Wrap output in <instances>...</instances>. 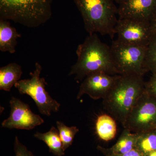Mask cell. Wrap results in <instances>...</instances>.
Listing matches in <instances>:
<instances>
[{
    "instance_id": "9a60e30c",
    "label": "cell",
    "mask_w": 156,
    "mask_h": 156,
    "mask_svg": "<svg viewBox=\"0 0 156 156\" xmlns=\"http://www.w3.org/2000/svg\"><path fill=\"white\" fill-rule=\"evenodd\" d=\"M95 126L97 136L104 141L112 140L116 135V120L111 115L102 114L98 116Z\"/></svg>"
},
{
    "instance_id": "6da1fadb",
    "label": "cell",
    "mask_w": 156,
    "mask_h": 156,
    "mask_svg": "<svg viewBox=\"0 0 156 156\" xmlns=\"http://www.w3.org/2000/svg\"><path fill=\"white\" fill-rule=\"evenodd\" d=\"M77 60L71 67L69 76L75 75L77 82L97 73L117 75L112 61L110 47L101 41L96 34L89 35L78 46Z\"/></svg>"
},
{
    "instance_id": "d4e9b609",
    "label": "cell",
    "mask_w": 156,
    "mask_h": 156,
    "mask_svg": "<svg viewBox=\"0 0 156 156\" xmlns=\"http://www.w3.org/2000/svg\"><path fill=\"white\" fill-rule=\"evenodd\" d=\"M114 2L118 3V4H119L120 3L122 2L123 0H112Z\"/></svg>"
},
{
    "instance_id": "ba28073f",
    "label": "cell",
    "mask_w": 156,
    "mask_h": 156,
    "mask_svg": "<svg viewBox=\"0 0 156 156\" xmlns=\"http://www.w3.org/2000/svg\"><path fill=\"white\" fill-rule=\"evenodd\" d=\"M115 33L119 42L144 47H147L154 35L150 23L126 18L118 19Z\"/></svg>"
},
{
    "instance_id": "ac0fdd59",
    "label": "cell",
    "mask_w": 156,
    "mask_h": 156,
    "mask_svg": "<svg viewBox=\"0 0 156 156\" xmlns=\"http://www.w3.org/2000/svg\"><path fill=\"white\" fill-rule=\"evenodd\" d=\"M56 124L65 151L72 144L74 138L79 132V129L76 126L68 127L60 121H57Z\"/></svg>"
},
{
    "instance_id": "8fae6325",
    "label": "cell",
    "mask_w": 156,
    "mask_h": 156,
    "mask_svg": "<svg viewBox=\"0 0 156 156\" xmlns=\"http://www.w3.org/2000/svg\"><path fill=\"white\" fill-rule=\"evenodd\" d=\"M119 5L118 15L120 19L150 23L156 11V0H123Z\"/></svg>"
},
{
    "instance_id": "5b68a950",
    "label": "cell",
    "mask_w": 156,
    "mask_h": 156,
    "mask_svg": "<svg viewBox=\"0 0 156 156\" xmlns=\"http://www.w3.org/2000/svg\"><path fill=\"white\" fill-rule=\"evenodd\" d=\"M147 47L123 44L117 40L110 47L113 64L117 75L144 76Z\"/></svg>"
},
{
    "instance_id": "5bb4252c",
    "label": "cell",
    "mask_w": 156,
    "mask_h": 156,
    "mask_svg": "<svg viewBox=\"0 0 156 156\" xmlns=\"http://www.w3.org/2000/svg\"><path fill=\"white\" fill-rule=\"evenodd\" d=\"M22 69L19 64L12 62L0 68V90L10 92L11 88L20 80Z\"/></svg>"
},
{
    "instance_id": "9c48e42d",
    "label": "cell",
    "mask_w": 156,
    "mask_h": 156,
    "mask_svg": "<svg viewBox=\"0 0 156 156\" xmlns=\"http://www.w3.org/2000/svg\"><path fill=\"white\" fill-rule=\"evenodd\" d=\"M10 105V115L2 123L3 128L30 130L44 122L41 117L33 112L28 104L17 98H11Z\"/></svg>"
},
{
    "instance_id": "d6986e66",
    "label": "cell",
    "mask_w": 156,
    "mask_h": 156,
    "mask_svg": "<svg viewBox=\"0 0 156 156\" xmlns=\"http://www.w3.org/2000/svg\"><path fill=\"white\" fill-rule=\"evenodd\" d=\"M144 69L146 73H156V34H154L147 47Z\"/></svg>"
},
{
    "instance_id": "7c38bea8",
    "label": "cell",
    "mask_w": 156,
    "mask_h": 156,
    "mask_svg": "<svg viewBox=\"0 0 156 156\" xmlns=\"http://www.w3.org/2000/svg\"><path fill=\"white\" fill-rule=\"evenodd\" d=\"M137 134L124 128L117 142L110 148L98 146L97 149L105 156H115L123 154L135 148Z\"/></svg>"
},
{
    "instance_id": "3957f363",
    "label": "cell",
    "mask_w": 156,
    "mask_h": 156,
    "mask_svg": "<svg viewBox=\"0 0 156 156\" xmlns=\"http://www.w3.org/2000/svg\"><path fill=\"white\" fill-rule=\"evenodd\" d=\"M53 0H0V20L36 28L51 18Z\"/></svg>"
},
{
    "instance_id": "4fadbf2b",
    "label": "cell",
    "mask_w": 156,
    "mask_h": 156,
    "mask_svg": "<svg viewBox=\"0 0 156 156\" xmlns=\"http://www.w3.org/2000/svg\"><path fill=\"white\" fill-rule=\"evenodd\" d=\"M21 36L9 20H0V50L2 52L15 53L17 39Z\"/></svg>"
},
{
    "instance_id": "52a82bcc",
    "label": "cell",
    "mask_w": 156,
    "mask_h": 156,
    "mask_svg": "<svg viewBox=\"0 0 156 156\" xmlns=\"http://www.w3.org/2000/svg\"><path fill=\"white\" fill-rule=\"evenodd\" d=\"M124 128L136 134L156 129V98L144 90L128 116Z\"/></svg>"
},
{
    "instance_id": "e0dca14e",
    "label": "cell",
    "mask_w": 156,
    "mask_h": 156,
    "mask_svg": "<svg viewBox=\"0 0 156 156\" xmlns=\"http://www.w3.org/2000/svg\"><path fill=\"white\" fill-rule=\"evenodd\" d=\"M136 134L135 148L143 156H148L151 153L156 151V129Z\"/></svg>"
},
{
    "instance_id": "30bf717a",
    "label": "cell",
    "mask_w": 156,
    "mask_h": 156,
    "mask_svg": "<svg viewBox=\"0 0 156 156\" xmlns=\"http://www.w3.org/2000/svg\"><path fill=\"white\" fill-rule=\"evenodd\" d=\"M121 75L97 73L87 76L83 81L77 95L79 99L84 95L94 100L104 99L116 83Z\"/></svg>"
},
{
    "instance_id": "2e32d148",
    "label": "cell",
    "mask_w": 156,
    "mask_h": 156,
    "mask_svg": "<svg viewBox=\"0 0 156 156\" xmlns=\"http://www.w3.org/2000/svg\"><path fill=\"white\" fill-rule=\"evenodd\" d=\"M34 136L37 139L45 143L49 148L51 153L56 156H62L65 155L62 142L59 136L58 129L54 126L46 133L37 132Z\"/></svg>"
},
{
    "instance_id": "8992f818",
    "label": "cell",
    "mask_w": 156,
    "mask_h": 156,
    "mask_svg": "<svg viewBox=\"0 0 156 156\" xmlns=\"http://www.w3.org/2000/svg\"><path fill=\"white\" fill-rule=\"evenodd\" d=\"M42 70L41 64L36 62L35 69L30 73V79L20 80L14 87L21 95H28L33 99L41 114L49 116L52 112L58 111L61 105L46 91L47 83L44 78L41 77Z\"/></svg>"
},
{
    "instance_id": "44dd1931",
    "label": "cell",
    "mask_w": 156,
    "mask_h": 156,
    "mask_svg": "<svg viewBox=\"0 0 156 156\" xmlns=\"http://www.w3.org/2000/svg\"><path fill=\"white\" fill-rule=\"evenodd\" d=\"M145 90L149 95L156 98V73L152 74L148 81L145 82Z\"/></svg>"
},
{
    "instance_id": "ffe728a7",
    "label": "cell",
    "mask_w": 156,
    "mask_h": 156,
    "mask_svg": "<svg viewBox=\"0 0 156 156\" xmlns=\"http://www.w3.org/2000/svg\"><path fill=\"white\" fill-rule=\"evenodd\" d=\"M14 147L15 156H35L25 145L20 142L17 136H15Z\"/></svg>"
},
{
    "instance_id": "277c9868",
    "label": "cell",
    "mask_w": 156,
    "mask_h": 156,
    "mask_svg": "<svg viewBox=\"0 0 156 156\" xmlns=\"http://www.w3.org/2000/svg\"><path fill=\"white\" fill-rule=\"evenodd\" d=\"M74 3L89 35L99 33L114 37L118 8L112 0H74Z\"/></svg>"
},
{
    "instance_id": "7402d4cb",
    "label": "cell",
    "mask_w": 156,
    "mask_h": 156,
    "mask_svg": "<svg viewBox=\"0 0 156 156\" xmlns=\"http://www.w3.org/2000/svg\"><path fill=\"white\" fill-rule=\"evenodd\" d=\"M115 156H143L139 151L135 148L132 150L123 154Z\"/></svg>"
},
{
    "instance_id": "7a4b0ae2",
    "label": "cell",
    "mask_w": 156,
    "mask_h": 156,
    "mask_svg": "<svg viewBox=\"0 0 156 156\" xmlns=\"http://www.w3.org/2000/svg\"><path fill=\"white\" fill-rule=\"evenodd\" d=\"M143 76H121L103 99L104 108L124 127L131 111L145 90Z\"/></svg>"
},
{
    "instance_id": "cb8c5ba5",
    "label": "cell",
    "mask_w": 156,
    "mask_h": 156,
    "mask_svg": "<svg viewBox=\"0 0 156 156\" xmlns=\"http://www.w3.org/2000/svg\"><path fill=\"white\" fill-rule=\"evenodd\" d=\"M148 156H156V151L151 153Z\"/></svg>"
},
{
    "instance_id": "603a6c76",
    "label": "cell",
    "mask_w": 156,
    "mask_h": 156,
    "mask_svg": "<svg viewBox=\"0 0 156 156\" xmlns=\"http://www.w3.org/2000/svg\"><path fill=\"white\" fill-rule=\"evenodd\" d=\"M151 28L154 34H156V11L150 21Z\"/></svg>"
}]
</instances>
